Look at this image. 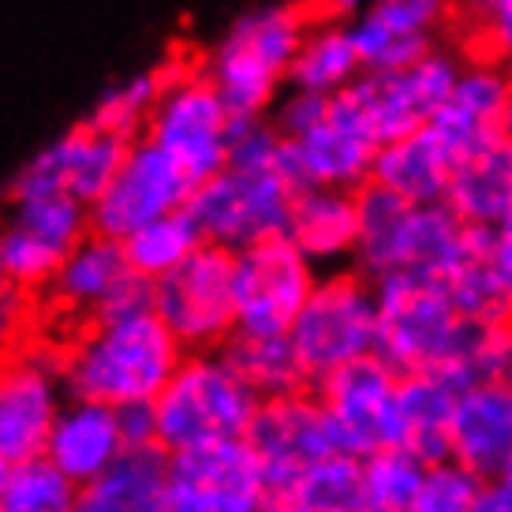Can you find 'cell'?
I'll list each match as a JSON object with an SVG mask.
<instances>
[{
  "label": "cell",
  "mask_w": 512,
  "mask_h": 512,
  "mask_svg": "<svg viewBox=\"0 0 512 512\" xmlns=\"http://www.w3.org/2000/svg\"><path fill=\"white\" fill-rule=\"evenodd\" d=\"M456 34L464 57L501 60L512 53V0H460Z\"/></svg>",
  "instance_id": "8d00e7d4"
},
{
  "label": "cell",
  "mask_w": 512,
  "mask_h": 512,
  "mask_svg": "<svg viewBox=\"0 0 512 512\" xmlns=\"http://www.w3.org/2000/svg\"><path fill=\"white\" fill-rule=\"evenodd\" d=\"M79 509V483L45 453L12 460L0 483V512H72Z\"/></svg>",
  "instance_id": "836d02e7"
},
{
  "label": "cell",
  "mask_w": 512,
  "mask_h": 512,
  "mask_svg": "<svg viewBox=\"0 0 512 512\" xmlns=\"http://www.w3.org/2000/svg\"><path fill=\"white\" fill-rule=\"evenodd\" d=\"M318 266L285 232L236 251V329L288 333L318 285Z\"/></svg>",
  "instance_id": "4fadbf2b"
},
{
  "label": "cell",
  "mask_w": 512,
  "mask_h": 512,
  "mask_svg": "<svg viewBox=\"0 0 512 512\" xmlns=\"http://www.w3.org/2000/svg\"><path fill=\"white\" fill-rule=\"evenodd\" d=\"M378 292V356L400 374L449 370L464 352L471 322L456 311L441 277L430 273H385Z\"/></svg>",
  "instance_id": "277c9868"
},
{
  "label": "cell",
  "mask_w": 512,
  "mask_h": 512,
  "mask_svg": "<svg viewBox=\"0 0 512 512\" xmlns=\"http://www.w3.org/2000/svg\"><path fill=\"white\" fill-rule=\"evenodd\" d=\"M228 367L255 389L258 397H281L296 389H311V374L299 359L288 333H258V329H236L221 348Z\"/></svg>",
  "instance_id": "4dcf8cb0"
},
{
  "label": "cell",
  "mask_w": 512,
  "mask_h": 512,
  "mask_svg": "<svg viewBox=\"0 0 512 512\" xmlns=\"http://www.w3.org/2000/svg\"><path fill=\"white\" fill-rule=\"evenodd\" d=\"M19 296H23V292L0 296V348L15 337V326H19Z\"/></svg>",
  "instance_id": "f6af8a7d"
},
{
  "label": "cell",
  "mask_w": 512,
  "mask_h": 512,
  "mask_svg": "<svg viewBox=\"0 0 512 512\" xmlns=\"http://www.w3.org/2000/svg\"><path fill=\"white\" fill-rule=\"evenodd\" d=\"M501 139L512 146V83H509V98H505V113H501Z\"/></svg>",
  "instance_id": "bcb514c9"
},
{
  "label": "cell",
  "mask_w": 512,
  "mask_h": 512,
  "mask_svg": "<svg viewBox=\"0 0 512 512\" xmlns=\"http://www.w3.org/2000/svg\"><path fill=\"white\" fill-rule=\"evenodd\" d=\"M116 415H120V430H124V441H128V445H154L157 441L154 400H135V404H124V408H116Z\"/></svg>",
  "instance_id": "60d3db41"
},
{
  "label": "cell",
  "mask_w": 512,
  "mask_h": 512,
  "mask_svg": "<svg viewBox=\"0 0 512 512\" xmlns=\"http://www.w3.org/2000/svg\"><path fill=\"white\" fill-rule=\"evenodd\" d=\"M128 146L131 139L86 120L30 157L12 180L8 195L12 202L38 199V195H72V199L94 206L105 195V187L113 184Z\"/></svg>",
  "instance_id": "9a60e30c"
},
{
  "label": "cell",
  "mask_w": 512,
  "mask_h": 512,
  "mask_svg": "<svg viewBox=\"0 0 512 512\" xmlns=\"http://www.w3.org/2000/svg\"><path fill=\"white\" fill-rule=\"evenodd\" d=\"M146 311H154V281L131 273L128 281L94 311L90 322H116V318H131V314H146Z\"/></svg>",
  "instance_id": "ab89813d"
},
{
  "label": "cell",
  "mask_w": 512,
  "mask_h": 512,
  "mask_svg": "<svg viewBox=\"0 0 512 512\" xmlns=\"http://www.w3.org/2000/svg\"><path fill=\"white\" fill-rule=\"evenodd\" d=\"M4 475H8V460L0 456V483H4Z\"/></svg>",
  "instance_id": "c3c4849f"
},
{
  "label": "cell",
  "mask_w": 512,
  "mask_h": 512,
  "mask_svg": "<svg viewBox=\"0 0 512 512\" xmlns=\"http://www.w3.org/2000/svg\"><path fill=\"white\" fill-rule=\"evenodd\" d=\"M292 195H296V184L285 176V169L225 165L221 172L195 184L187 199V214L195 217L206 243L240 251L285 232Z\"/></svg>",
  "instance_id": "ba28073f"
},
{
  "label": "cell",
  "mask_w": 512,
  "mask_h": 512,
  "mask_svg": "<svg viewBox=\"0 0 512 512\" xmlns=\"http://www.w3.org/2000/svg\"><path fill=\"white\" fill-rule=\"evenodd\" d=\"M285 236L318 270H341L356 262L359 191L348 187H299L288 206Z\"/></svg>",
  "instance_id": "44dd1931"
},
{
  "label": "cell",
  "mask_w": 512,
  "mask_h": 512,
  "mask_svg": "<svg viewBox=\"0 0 512 512\" xmlns=\"http://www.w3.org/2000/svg\"><path fill=\"white\" fill-rule=\"evenodd\" d=\"M341 453L370 456L400 445V370L378 352L352 359L314 382Z\"/></svg>",
  "instance_id": "7c38bea8"
},
{
  "label": "cell",
  "mask_w": 512,
  "mask_h": 512,
  "mask_svg": "<svg viewBox=\"0 0 512 512\" xmlns=\"http://www.w3.org/2000/svg\"><path fill=\"white\" fill-rule=\"evenodd\" d=\"M247 441H251L258 464L266 471L270 509L273 498L296 479L299 471L318 464L322 456L341 453V445L333 438V423H329L314 385L311 389H296V393H281V397L262 400L255 423L247 430Z\"/></svg>",
  "instance_id": "2e32d148"
},
{
  "label": "cell",
  "mask_w": 512,
  "mask_h": 512,
  "mask_svg": "<svg viewBox=\"0 0 512 512\" xmlns=\"http://www.w3.org/2000/svg\"><path fill=\"white\" fill-rule=\"evenodd\" d=\"M505 68H509V75H512V53H509V57H505Z\"/></svg>",
  "instance_id": "681fc988"
},
{
  "label": "cell",
  "mask_w": 512,
  "mask_h": 512,
  "mask_svg": "<svg viewBox=\"0 0 512 512\" xmlns=\"http://www.w3.org/2000/svg\"><path fill=\"white\" fill-rule=\"evenodd\" d=\"M303 367L318 378L352 359L378 352V292L363 270H329L318 277L311 296L288 329Z\"/></svg>",
  "instance_id": "8992f818"
},
{
  "label": "cell",
  "mask_w": 512,
  "mask_h": 512,
  "mask_svg": "<svg viewBox=\"0 0 512 512\" xmlns=\"http://www.w3.org/2000/svg\"><path fill=\"white\" fill-rule=\"evenodd\" d=\"M161 90H165V75L161 72L131 75V79L109 86L101 94L90 120L98 128L124 135V139H139V135H146V124H150V113H154Z\"/></svg>",
  "instance_id": "d590c367"
},
{
  "label": "cell",
  "mask_w": 512,
  "mask_h": 512,
  "mask_svg": "<svg viewBox=\"0 0 512 512\" xmlns=\"http://www.w3.org/2000/svg\"><path fill=\"white\" fill-rule=\"evenodd\" d=\"M154 311L187 352H217L236 333V251L202 243L154 281Z\"/></svg>",
  "instance_id": "9c48e42d"
},
{
  "label": "cell",
  "mask_w": 512,
  "mask_h": 512,
  "mask_svg": "<svg viewBox=\"0 0 512 512\" xmlns=\"http://www.w3.org/2000/svg\"><path fill=\"white\" fill-rule=\"evenodd\" d=\"M303 4L322 19H356L367 8V0H303Z\"/></svg>",
  "instance_id": "ee69618b"
},
{
  "label": "cell",
  "mask_w": 512,
  "mask_h": 512,
  "mask_svg": "<svg viewBox=\"0 0 512 512\" xmlns=\"http://www.w3.org/2000/svg\"><path fill=\"white\" fill-rule=\"evenodd\" d=\"M486 236H490V251H494V258H498V266L512 281V214L505 217L501 225L486 228Z\"/></svg>",
  "instance_id": "7bdbcfd3"
},
{
  "label": "cell",
  "mask_w": 512,
  "mask_h": 512,
  "mask_svg": "<svg viewBox=\"0 0 512 512\" xmlns=\"http://www.w3.org/2000/svg\"><path fill=\"white\" fill-rule=\"evenodd\" d=\"M464 53L453 49H430L412 64L400 68H367L356 83L333 94L344 105V113L382 146L397 135L427 128L445 105L460 75Z\"/></svg>",
  "instance_id": "52a82bcc"
},
{
  "label": "cell",
  "mask_w": 512,
  "mask_h": 512,
  "mask_svg": "<svg viewBox=\"0 0 512 512\" xmlns=\"http://www.w3.org/2000/svg\"><path fill=\"white\" fill-rule=\"evenodd\" d=\"M184 356L187 348L165 318L146 311L116 322H90L60 363V378L68 397L124 408L135 400H157Z\"/></svg>",
  "instance_id": "6da1fadb"
},
{
  "label": "cell",
  "mask_w": 512,
  "mask_h": 512,
  "mask_svg": "<svg viewBox=\"0 0 512 512\" xmlns=\"http://www.w3.org/2000/svg\"><path fill=\"white\" fill-rule=\"evenodd\" d=\"M445 202L471 228L501 225L512 214V146L498 139L460 157Z\"/></svg>",
  "instance_id": "83f0119b"
},
{
  "label": "cell",
  "mask_w": 512,
  "mask_h": 512,
  "mask_svg": "<svg viewBox=\"0 0 512 512\" xmlns=\"http://www.w3.org/2000/svg\"><path fill=\"white\" fill-rule=\"evenodd\" d=\"M453 374L460 382H505L512 385V318L501 322H471L464 352L456 359Z\"/></svg>",
  "instance_id": "f35d334b"
},
{
  "label": "cell",
  "mask_w": 512,
  "mask_h": 512,
  "mask_svg": "<svg viewBox=\"0 0 512 512\" xmlns=\"http://www.w3.org/2000/svg\"><path fill=\"white\" fill-rule=\"evenodd\" d=\"M281 512H367L363 505V456L329 453L273 498Z\"/></svg>",
  "instance_id": "1f68e13d"
},
{
  "label": "cell",
  "mask_w": 512,
  "mask_h": 512,
  "mask_svg": "<svg viewBox=\"0 0 512 512\" xmlns=\"http://www.w3.org/2000/svg\"><path fill=\"white\" fill-rule=\"evenodd\" d=\"M60 363H45L42 356H12L0 363V456L8 464L45 453L53 419L68 397Z\"/></svg>",
  "instance_id": "d6986e66"
},
{
  "label": "cell",
  "mask_w": 512,
  "mask_h": 512,
  "mask_svg": "<svg viewBox=\"0 0 512 512\" xmlns=\"http://www.w3.org/2000/svg\"><path fill=\"white\" fill-rule=\"evenodd\" d=\"M486 483L490 479L471 471L468 464H460L456 456L430 460L415 512H483Z\"/></svg>",
  "instance_id": "74e56055"
},
{
  "label": "cell",
  "mask_w": 512,
  "mask_h": 512,
  "mask_svg": "<svg viewBox=\"0 0 512 512\" xmlns=\"http://www.w3.org/2000/svg\"><path fill=\"white\" fill-rule=\"evenodd\" d=\"M464 382L449 370H419L400 374V445H408L423 460L449 456L456 397Z\"/></svg>",
  "instance_id": "4316f807"
},
{
  "label": "cell",
  "mask_w": 512,
  "mask_h": 512,
  "mask_svg": "<svg viewBox=\"0 0 512 512\" xmlns=\"http://www.w3.org/2000/svg\"><path fill=\"white\" fill-rule=\"evenodd\" d=\"M449 456L483 479H494L512 460V385L468 382L456 397Z\"/></svg>",
  "instance_id": "7402d4cb"
},
{
  "label": "cell",
  "mask_w": 512,
  "mask_h": 512,
  "mask_svg": "<svg viewBox=\"0 0 512 512\" xmlns=\"http://www.w3.org/2000/svg\"><path fill=\"white\" fill-rule=\"evenodd\" d=\"M456 165H460V154L434 131V124H427L378 146L370 184L408 202H445Z\"/></svg>",
  "instance_id": "cb8c5ba5"
},
{
  "label": "cell",
  "mask_w": 512,
  "mask_h": 512,
  "mask_svg": "<svg viewBox=\"0 0 512 512\" xmlns=\"http://www.w3.org/2000/svg\"><path fill=\"white\" fill-rule=\"evenodd\" d=\"M483 512H512V460L486 483Z\"/></svg>",
  "instance_id": "b9f144b4"
},
{
  "label": "cell",
  "mask_w": 512,
  "mask_h": 512,
  "mask_svg": "<svg viewBox=\"0 0 512 512\" xmlns=\"http://www.w3.org/2000/svg\"><path fill=\"white\" fill-rule=\"evenodd\" d=\"M146 135L169 157H176L180 169L199 184L228 165L232 109L206 72H180L165 79Z\"/></svg>",
  "instance_id": "8fae6325"
},
{
  "label": "cell",
  "mask_w": 512,
  "mask_h": 512,
  "mask_svg": "<svg viewBox=\"0 0 512 512\" xmlns=\"http://www.w3.org/2000/svg\"><path fill=\"white\" fill-rule=\"evenodd\" d=\"M378 143L359 128L352 116L344 113L337 98H329L326 116L314 128L285 135V172L299 187H359L370 184Z\"/></svg>",
  "instance_id": "e0dca14e"
},
{
  "label": "cell",
  "mask_w": 512,
  "mask_h": 512,
  "mask_svg": "<svg viewBox=\"0 0 512 512\" xmlns=\"http://www.w3.org/2000/svg\"><path fill=\"white\" fill-rule=\"evenodd\" d=\"M460 0H367L348 19L363 68H400L438 49L441 34L456 27Z\"/></svg>",
  "instance_id": "ac0fdd59"
},
{
  "label": "cell",
  "mask_w": 512,
  "mask_h": 512,
  "mask_svg": "<svg viewBox=\"0 0 512 512\" xmlns=\"http://www.w3.org/2000/svg\"><path fill=\"white\" fill-rule=\"evenodd\" d=\"M423 456L408 445H389L363 456V505L367 512H415L427 475Z\"/></svg>",
  "instance_id": "e575fe53"
},
{
  "label": "cell",
  "mask_w": 512,
  "mask_h": 512,
  "mask_svg": "<svg viewBox=\"0 0 512 512\" xmlns=\"http://www.w3.org/2000/svg\"><path fill=\"white\" fill-rule=\"evenodd\" d=\"M307 27L311 8L303 0L258 4L221 34L202 72L210 75L232 113L266 116L288 90V72Z\"/></svg>",
  "instance_id": "7a4b0ae2"
},
{
  "label": "cell",
  "mask_w": 512,
  "mask_h": 512,
  "mask_svg": "<svg viewBox=\"0 0 512 512\" xmlns=\"http://www.w3.org/2000/svg\"><path fill=\"white\" fill-rule=\"evenodd\" d=\"M270 483L247 438L202 441L169 453L165 512H262Z\"/></svg>",
  "instance_id": "30bf717a"
},
{
  "label": "cell",
  "mask_w": 512,
  "mask_h": 512,
  "mask_svg": "<svg viewBox=\"0 0 512 512\" xmlns=\"http://www.w3.org/2000/svg\"><path fill=\"white\" fill-rule=\"evenodd\" d=\"M169 494V449L124 445L109 468L79 486V512H165Z\"/></svg>",
  "instance_id": "d4e9b609"
},
{
  "label": "cell",
  "mask_w": 512,
  "mask_h": 512,
  "mask_svg": "<svg viewBox=\"0 0 512 512\" xmlns=\"http://www.w3.org/2000/svg\"><path fill=\"white\" fill-rule=\"evenodd\" d=\"M124 255H128L131 270L146 277V281H161L165 273H172L184 258H191L199 251L206 236L195 225V217L184 210H172L165 217L146 221L143 228H135L131 236H124Z\"/></svg>",
  "instance_id": "d6a6232c"
},
{
  "label": "cell",
  "mask_w": 512,
  "mask_h": 512,
  "mask_svg": "<svg viewBox=\"0 0 512 512\" xmlns=\"http://www.w3.org/2000/svg\"><path fill=\"white\" fill-rule=\"evenodd\" d=\"M363 72L367 68H363V57L356 49L352 27L344 19H311L296 60H292L288 86L333 98V94L348 90Z\"/></svg>",
  "instance_id": "f546056e"
},
{
  "label": "cell",
  "mask_w": 512,
  "mask_h": 512,
  "mask_svg": "<svg viewBox=\"0 0 512 512\" xmlns=\"http://www.w3.org/2000/svg\"><path fill=\"white\" fill-rule=\"evenodd\" d=\"M131 273L135 270H131L128 255H124V243L116 236H105V232L90 228L83 240L72 247V255L60 262L49 292H53L60 307L94 318V311L128 281Z\"/></svg>",
  "instance_id": "484cf974"
},
{
  "label": "cell",
  "mask_w": 512,
  "mask_h": 512,
  "mask_svg": "<svg viewBox=\"0 0 512 512\" xmlns=\"http://www.w3.org/2000/svg\"><path fill=\"white\" fill-rule=\"evenodd\" d=\"M441 281L449 288L456 311L475 326L512 318V281L505 277V270L490 251L486 228H471L464 251L456 255L449 270L441 273Z\"/></svg>",
  "instance_id": "f1b7e54d"
},
{
  "label": "cell",
  "mask_w": 512,
  "mask_h": 512,
  "mask_svg": "<svg viewBox=\"0 0 512 512\" xmlns=\"http://www.w3.org/2000/svg\"><path fill=\"white\" fill-rule=\"evenodd\" d=\"M124 430H120V415L113 404L86 397H64L49 441H45V456L72 475L75 483L86 486L94 475L113 464L124 453Z\"/></svg>",
  "instance_id": "603a6c76"
},
{
  "label": "cell",
  "mask_w": 512,
  "mask_h": 512,
  "mask_svg": "<svg viewBox=\"0 0 512 512\" xmlns=\"http://www.w3.org/2000/svg\"><path fill=\"white\" fill-rule=\"evenodd\" d=\"M191 191H195V180L180 169V161L165 154L150 135H139L131 139L113 184L90 206V228L124 240L146 221L184 210Z\"/></svg>",
  "instance_id": "5bb4252c"
},
{
  "label": "cell",
  "mask_w": 512,
  "mask_h": 512,
  "mask_svg": "<svg viewBox=\"0 0 512 512\" xmlns=\"http://www.w3.org/2000/svg\"><path fill=\"white\" fill-rule=\"evenodd\" d=\"M8 292H15V288L8 285V277H4V266H0V296H8Z\"/></svg>",
  "instance_id": "7dc6e473"
},
{
  "label": "cell",
  "mask_w": 512,
  "mask_h": 512,
  "mask_svg": "<svg viewBox=\"0 0 512 512\" xmlns=\"http://www.w3.org/2000/svg\"><path fill=\"white\" fill-rule=\"evenodd\" d=\"M258 397L221 352H187L169 385L157 393V441L176 453L202 441L247 438Z\"/></svg>",
  "instance_id": "5b68a950"
},
{
  "label": "cell",
  "mask_w": 512,
  "mask_h": 512,
  "mask_svg": "<svg viewBox=\"0 0 512 512\" xmlns=\"http://www.w3.org/2000/svg\"><path fill=\"white\" fill-rule=\"evenodd\" d=\"M512 75L501 60L486 57H464L460 75L438 116L430 120L445 143L453 146L460 157L475 154L483 146L501 139V113L509 98Z\"/></svg>",
  "instance_id": "ffe728a7"
},
{
  "label": "cell",
  "mask_w": 512,
  "mask_h": 512,
  "mask_svg": "<svg viewBox=\"0 0 512 512\" xmlns=\"http://www.w3.org/2000/svg\"><path fill=\"white\" fill-rule=\"evenodd\" d=\"M468 236L471 225L449 210V202H408L378 184L359 187L356 270L374 281L385 273L441 277Z\"/></svg>",
  "instance_id": "3957f363"
}]
</instances>
